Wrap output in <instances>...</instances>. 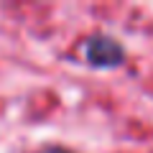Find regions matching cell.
<instances>
[{
    "label": "cell",
    "mask_w": 153,
    "mask_h": 153,
    "mask_svg": "<svg viewBox=\"0 0 153 153\" xmlns=\"http://www.w3.org/2000/svg\"><path fill=\"white\" fill-rule=\"evenodd\" d=\"M84 59L94 69H117L125 61V49L120 41L105 33H94L84 44Z\"/></svg>",
    "instance_id": "1"
},
{
    "label": "cell",
    "mask_w": 153,
    "mask_h": 153,
    "mask_svg": "<svg viewBox=\"0 0 153 153\" xmlns=\"http://www.w3.org/2000/svg\"><path fill=\"white\" fill-rule=\"evenodd\" d=\"M41 153H76V151H71V148H64V146H46Z\"/></svg>",
    "instance_id": "2"
}]
</instances>
